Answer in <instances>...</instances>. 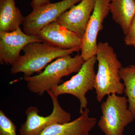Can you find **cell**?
<instances>
[{
    "instance_id": "3",
    "label": "cell",
    "mask_w": 135,
    "mask_h": 135,
    "mask_svg": "<svg viewBox=\"0 0 135 135\" xmlns=\"http://www.w3.org/2000/svg\"><path fill=\"white\" fill-rule=\"evenodd\" d=\"M81 50L79 48L62 49L45 42L29 44L22 50L23 55L12 66L11 74L23 73L26 77L31 76L40 71L52 60Z\"/></svg>"
},
{
    "instance_id": "6",
    "label": "cell",
    "mask_w": 135,
    "mask_h": 135,
    "mask_svg": "<svg viewBox=\"0 0 135 135\" xmlns=\"http://www.w3.org/2000/svg\"><path fill=\"white\" fill-rule=\"evenodd\" d=\"M47 93L52 100L53 105L52 112L46 117L40 116L38 109L35 107H29L25 111L26 120L20 129V135H40L49 126L71 121V114L66 112L60 106L58 100V96L50 90Z\"/></svg>"
},
{
    "instance_id": "2",
    "label": "cell",
    "mask_w": 135,
    "mask_h": 135,
    "mask_svg": "<svg viewBox=\"0 0 135 135\" xmlns=\"http://www.w3.org/2000/svg\"><path fill=\"white\" fill-rule=\"evenodd\" d=\"M81 55L74 57L71 55L57 59L46 66L43 72L30 77L23 76L27 87L32 93L42 95L60 84L62 79L73 73H78L84 63Z\"/></svg>"
},
{
    "instance_id": "19",
    "label": "cell",
    "mask_w": 135,
    "mask_h": 135,
    "mask_svg": "<svg viewBox=\"0 0 135 135\" xmlns=\"http://www.w3.org/2000/svg\"><path fill=\"white\" fill-rule=\"evenodd\" d=\"M133 46H134V47H135V42H134V44H133Z\"/></svg>"
},
{
    "instance_id": "14",
    "label": "cell",
    "mask_w": 135,
    "mask_h": 135,
    "mask_svg": "<svg viewBox=\"0 0 135 135\" xmlns=\"http://www.w3.org/2000/svg\"><path fill=\"white\" fill-rule=\"evenodd\" d=\"M109 9L113 19L126 35L135 15V0H110Z\"/></svg>"
},
{
    "instance_id": "10",
    "label": "cell",
    "mask_w": 135,
    "mask_h": 135,
    "mask_svg": "<svg viewBox=\"0 0 135 135\" xmlns=\"http://www.w3.org/2000/svg\"><path fill=\"white\" fill-rule=\"evenodd\" d=\"M95 3V0H81L60 15L56 22L82 38Z\"/></svg>"
},
{
    "instance_id": "18",
    "label": "cell",
    "mask_w": 135,
    "mask_h": 135,
    "mask_svg": "<svg viewBox=\"0 0 135 135\" xmlns=\"http://www.w3.org/2000/svg\"><path fill=\"white\" fill-rule=\"evenodd\" d=\"M50 3V0H32L31 6L32 9L35 10L47 5Z\"/></svg>"
},
{
    "instance_id": "15",
    "label": "cell",
    "mask_w": 135,
    "mask_h": 135,
    "mask_svg": "<svg viewBox=\"0 0 135 135\" xmlns=\"http://www.w3.org/2000/svg\"><path fill=\"white\" fill-rule=\"evenodd\" d=\"M119 75L123 81L124 92L128 100V109L135 119V65L122 67Z\"/></svg>"
},
{
    "instance_id": "1",
    "label": "cell",
    "mask_w": 135,
    "mask_h": 135,
    "mask_svg": "<svg viewBox=\"0 0 135 135\" xmlns=\"http://www.w3.org/2000/svg\"><path fill=\"white\" fill-rule=\"evenodd\" d=\"M98 70L94 82L97 99L100 103L111 94L122 95L124 86L121 82L119 71L122 67L113 48L107 42L98 44L96 54Z\"/></svg>"
},
{
    "instance_id": "11",
    "label": "cell",
    "mask_w": 135,
    "mask_h": 135,
    "mask_svg": "<svg viewBox=\"0 0 135 135\" xmlns=\"http://www.w3.org/2000/svg\"><path fill=\"white\" fill-rule=\"evenodd\" d=\"M37 35L43 42L60 49H81L82 38L56 21L44 27Z\"/></svg>"
},
{
    "instance_id": "17",
    "label": "cell",
    "mask_w": 135,
    "mask_h": 135,
    "mask_svg": "<svg viewBox=\"0 0 135 135\" xmlns=\"http://www.w3.org/2000/svg\"><path fill=\"white\" fill-rule=\"evenodd\" d=\"M135 41V15L127 33L125 35L124 42L127 46H133Z\"/></svg>"
},
{
    "instance_id": "8",
    "label": "cell",
    "mask_w": 135,
    "mask_h": 135,
    "mask_svg": "<svg viewBox=\"0 0 135 135\" xmlns=\"http://www.w3.org/2000/svg\"><path fill=\"white\" fill-rule=\"evenodd\" d=\"M110 0H95L94 10L82 38L81 55L85 61L96 55L97 39L103 27V23L110 12Z\"/></svg>"
},
{
    "instance_id": "12",
    "label": "cell",
    "mask_w": 135,
    "mask_h": 135,
    "mask_svg": "<svg viewBox=\"0 0 135 135\" xmlns=\"http://www.w3.org/2000/svg\"><path fill=\"white\" fill-rule=\"evenodd\" d=\"M89 112L87 108L76 119L68 123L51 125L40 135H93L89 132L95 127L97 120L90 117Z\"/></svg>"
},
{
    "instance_id": "5",
    "label": "cell",
    "mask_w": 135,
    "mask_h": 135,
    "mask_svg": "<svg viewBox=\"0 0 135 135\" xmlns=\"http://www.w3.org/2000/svg\"><path fill=\"white\" fill-rule=\"evenodd\" d=\"M96 56L84 61L82 67L76 75L70 80L53 88L50 90L57 96L63 94H70L79 99L80 103V113H83L86 109L87 92L94 88L96 74L95 65L97 62Z\"/></svg>"
},
{
    "instance_id": "16",
    "label": "cell",
    "mask_w": 135,
    "mask_h": 135,
    "mask_svg": "<svg viewBox=\"0 0 135 135\" xmlns=\"http://www.w3.org/2000/svg\"><path fill=\"white\" fill-rule=\"evenodd\" d=\"M16 126L12 121L0 110V135H17Z\"/></svg>"
},
{
    "instance_id": "9",
    "label": "cell",
    "mask_w": 135,
    "mask_h": 135,
    "mask_svg": "<svg viewBox=\"0 0 135 135\" xmlns=\"http://www.w3.org/2000/svg\"><path fill=\"white\" fill-rule=\"evenodd\" d=\"M36 42H43L38 35L25 33L20 27L9 32H0V63L12 66L19 59L24 48Z\"/></svg>"
},
{
    "instance_id": "13",
    "label": "cell",
    "mask_w": 135,
    "mask_h": 135,
    "mask_svg": "<svg viewBox=\"0 0 135 135\" xmlns=\"http://www.w3.org/2000/svg\"><path fill=\"white\" fill-rule=\"evenodd\" d=\"M24 17L15 0H0V32H9L20 27Z\"/></svg>"
},
{
    "instance_id": "7",
    "label": "cell",
    "mask_w": 135,
    "mask_h": 135,
    "mask_svg": "<svg viewBox=\"0 0 135 135\" xmlns=\"http://www.w3.org/2000/svg\"><path fill=\"white\" fill-rule=\"evenodd\" d=\"M81 0H62L50 3L33 10L24 17L23 22V31L30 35H37L44 27L56 22L59 17Z\"/></svg>"
},
{
    "instance_id": "4",
    "label": "cell",
    "mask_w": 135,
    "mask_h": 135,
    "mask_svg": "<svg viewBox=\"0 0 135 135\" xmlns=\"http://www.w3.org/2000/svg\"><path fill=\"white\" fill-rule=\"evenodd\" d=\"M126 97L108 95L101 105L102 115L97 125L105 135H123L125 128L135 119Z\"/></svg>"
}]
</instances>
